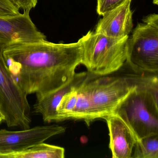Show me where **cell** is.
Instances as JSON below:
<instances>
[{
	"label": "cell",
	"mask_w": 158,
	"mask_h": 158,
	"mask_svg": "<svg viewBox=\"0 0 158 158\" xmlns=\"http://www.w3.org/2000/svg\"><path fill=\"white\" fill-rule=\"evenodd\" d=\"M158 85L157 74L137 77L135 88L113 113L130 127L137 140L158 134Z\"/></svg>",
	"instance_id": "cell-2"
},
{
	"label": "cell",
	"mask_w": 158,
	"mask_h": 158,
	"mask_svg": "<svg viewBox=\"0 0 158 158\" xmlns=\"http://www.w3.org/2000/svg\"><path fill=\"white\" fill-rule=\"evenodd\" d=\"M128 38H112L89 31L79 40L83 51L81 64L96 76L109 75L118 71L126 61Z\"/></svg>",
	"instance_id": "cell-3"
},
{
	"label": "cell",
	"mask_w": 158,
	"mask_h": 158,
	"mask_svg": "<svg viewBox=\"0 0 158 158\" xmlns=\"http://www.w3.org/2000/svg\"><path fill=\"white\" fill-rule=\"evenodd\" d=\"M19 10L10 0H0V17L18 15L21 13Z\"/></svg>",
	"instance_id": "cell-17"
},
{
	"label": "cell",
	"mask_w": 158,
	"mask_h": 158,
	"mask_svg": "<svg viewBox=\"0 0 158 158\" xmlns=\"http://www.w3.org/2000/svg\"><path fill=\"white\" fill-rule=\"evenodd\" d=\"M110 135V148L113 158H131L137 139L130 127L115 114L104 118Z\"/></svg>",
	"instance_id": "cell-10"
},
{
	"label": "cell",
	"mask_w": 158,
	"mask_h": 158,
	"mask_svg": "<svg viewBox=\"0 0 158 158\" xmlns=\"http://www.w3.org/2000/svg\"><path fill=\"white\" fill-rule=\"evenodd\" d=\"M93 75L89 73L84 81L77 87V99L72 119L84 120L88 125L98 119L91 99L90 81Z\"/></svg>",
	"instance_id": "cell-12"
},
{
	"label": "cell",
	"mask_w": 158,
	"mask_h": 158,
	"mask_svg": "<svg viewBox=\"0 0 158 158\" xmlns=\"http://www.w3.org/2000/svg\"><path fill=\"white\" fill-rule=\"evenodd\" d=\"M66 128L58 125L36 126L20 131L0 130V158L21 152L52 137L64 133Z\"/></svg>",
	"instance_id": "cell-7"
},
{
	"label": "cell",
	"mask_w": 158,
	"mask_h": 158,
	"mask_svg": "<svg viewBox=\"0 0 158 158\" xmlns=\"http://www.w3.org/2000/svg\"><path fill=\"white\" fill-rule=\"evenodd\" d=\"M5 46L0 41V110L8 127L27 129L32 121L27 95L15 82L6 67L2 54Z\"/></svg>",
	"instance_id": "cell-5"
},
{
	"label": "cell",
	"mask_w": 158,
	"mask_h": 158,
	"mask_svg": "<svg viewBox=\"0 0 158 158\" xmlns=\"http://www.w3.org/2000/svg\"><path fill=\"white\" fill-rule=\"evenodd\" d=\"M133 150L131 158H158V134L137 140Z\"/></svg>",
	"instance_id": "cell-14"
},
{
	"label": "cell",
	"mask_w": 158,
	"mask_h": 158,
	"mask_svg": "<svg viewBox=\"0 0 158 158\" xmlns=\"http://www.w3.org/2000/svg\"><path fill=\"white\" fill-rule=\"evenodd\" d=\"M45 40L46 36L37 28L29 14L0 17V41L5 45Z\"/></svg>",
	"instance_id": "cell-8"
},
{
	"label": "cell",
	"mask_w": 158,
	"mask_h": 158,
	"mask_svg": "<svg viewBox=\"0 0 158 158\" xmlns=\"http://www.w3.org/2000/svg\"><path fill=\"white\" fill-rule=\"evenodd\" d=\"M65 150L59 146L42 142L21 152L7 154L3 158H64Z\"/></svg>",
	"instance_id": "cell-13"
},
{
	"label": "cell",
	"mask_w": 158,
	"mask_h": 158,
	"mask_svg": "<svg viewBox=\"0 0 158 158\" xmlns=\"http://www.w3.org/2000/svg\"><path fill=\"white\" fill-rule=\"evenodd\" d=\"M19 10L23 12L30 13V11L34 9L38 3V0H10Z\"/></svg>",
	"instance_id": "cell-18"
},
{
	"label": "cell",
	"mask_w": 158,
	"mask_h": 158,
	"mask_svg": "<svg viewBox=\"0 0 158 158\" xmlns=\"http://www.w3.org/2000/svg\"><path fill=\"white\" fill-rule=\"evenodd\" d=\"M4 122H5V117L1 111L0 110V124Z\"/></svg>",
	"instance_id": "cell-19"
},
{
	"label": "cell",
	"mask_w": 158,
	"mask_h": 158,
	"mask_svg": "<svg viewBox=\"0 0 158 158\" xmlns=\"http://www.w3.org/2000/svg\"><path fill=\"white\" fill-rule=\"evenodd\" d=\"M77 87L67 92L61 100L57 109L59 122L72 119L77 102Z\"/></svg>",
	"instance_id": "cell-15"
},
{
	"label": "cell",
	"mask_w": 158,
	"mask_h": 158,
	"mask_svg": "<svg viewBox=\"0 0 158 158\" xmlns=\"http://www.w3.org/2000/svg\"><path fill=\"white\" fill-rule=\"evenodd\" d=\"M127 0H97V12L100 15L117 8Z\"/></svg>",
	"instance_id": "cell-16"
},
{
	"label": "cell",
	"mask_w": 158,
	"mask_h": 158,
	"mask_svg": "<svg viewBox=\"0 0 158 158\" xmlns=\"http://www.w3.org/2000/svg\"><path fill=\"white\" fill-rule=\"evenodd\" d=\"M138 24L127 42V64L135 73L157 74L158 71V15L146 16Z\"/></svg>",
	"instance_id": "cell-4"
},
{
	"label": "cell",
	"mask_w": 158,
	"mask_h": 158,
	"mask_svg": "<svg viewBox=\"0 0 158 158\" xmlns=\"http://www.w3.org/2000/svg\"><path fill=\"white\" fill-rule=\"evenodd\" d=\"M153 3L156 5H158V0H153Z\"/></svg>",
	"instance_id": "cell-20"
},
{
	"label": "cell",
	"mask_w": 158,
	"mask_h": 158,
	"mask_svg": "<svg viewBox=\"0 0 158 158\" xmlns=\"http://www.w3.org/2000/svg\"><path fill=\"white\" fill-rule=\"evenodd\" d=\"M3 58L16 84L27 95H44L62 86L74 76L81 64L79 40L70 44L45 40L4 46Z\"/></svg>",
	"instance_id": "cell-1"
},
{
	"label": "cell",
	"mask_w": 158,
	"mask_h": 158,
	"mask_svg": "<svg viewBox=\"0 0 158 158\" xmlns=\"http://www.w3.org/2000/svg\"><path fill=\"white\" fill-rule=\"evenodd\" d=\"M98 76L90 81L91 99L98 119L112 114L116 107L135 88L133 75Z\"/></svg>",
	"instance_id": "cell-6"
},
{
	"label": "cell",
	"mask_w": 158,
	"mask_h": 158,
	"mask_svg": "<svg viewBox=\"0 0 158 158\" xmlns=\"http://www.w3.org/2000/svg\"><path fill=\"white\" fill-rule=\"evenodd\" d=\"M132 0L102 15L96 26V33L114 39L128 36L133 27V13L130 9Z\"/></svg>",
	"instance_id": "cell-9"
},
{
	"label": "cell",
	"mask_w": 158,
	"mask_h": 158,
	"mask_svg": "<svg viewBox=\"0 0 158 158\" xmlns=\"http://www.w3.org/2000/svg\"><path fill=\"white\" fill-rule=\"evenodd\" d=\"M89 73H76L73 79L59 88L44 95L36 96L33 112L42 115L46 123L59 122L57 107L63 96L67 92L80 85L85 79Z\"/></svg>",
	"instance_id": "cell-11"
}]
</instances>
